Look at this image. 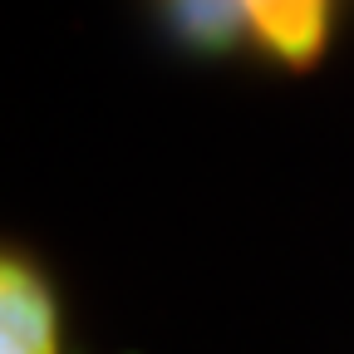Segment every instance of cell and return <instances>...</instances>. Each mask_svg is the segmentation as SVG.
Returning a JSON list of instances; mask_svg holds the SVG:
<instances>
[{
  "instance_id": "cell-2",
  "label": "cell",
  "mask_w": 354,
  "mask_h": 354,
  "mask_svg": "<svg viewBox=\"0 0 354 354\" xmlns=\"http://www.w3.org/2000/svg\"><path fill=\"white\" fill-rule=\"evenodd\" d=\"M251 35L281 64H315L330 30V0H246Z\"/></svg>"
},
{
  "instance_id": "cell-1",
  "label": "cell",
  "mask_w": 354,
  "mask_h": 354,
  "mask_svg": "<svg viewBox=\"0 0 354 354\" xmlns=\"http://www.w3.org/2000/svg\"><path fill=\"white\" fill-rule=\"evenodd\" d=\"M0 354H59L55 290L20 251H6L0 266Z\"/></svg>"
},
{
  "instance_id": "cell-3",
  "label": "cell",
  "mask_w": 354,
  "mask_h": 354,
  "mask_svg": "<svg viewBox=\"0 0 354 354\" xmlns=\"http://www.w3.org/2000/svg\"><path fill=\"white\" fill-rule=\"evenodd\" d=\"M172 35L187 44V50L202 55H227L246 39L251 15H246V0H158Z\"/></svg>"
}]
</instances>
